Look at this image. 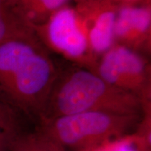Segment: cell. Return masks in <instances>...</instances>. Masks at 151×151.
I'll return each mask as SVG.
<instances>
[{"label":"cell","mask_w":151,"mask_h":151,"mask_svg":"<svg viewBox=\"0 0 151 151\" xmlns=\"http://www.w3.org/2000/svg\"><path fill=\"white\" fill-rule=\"evenodd\" d=\"M58 71L39 38L0 45V95L38 122Z\"/></svg>","instance_id":"cell-1"},{"label":"cell","mask_w":151,"mask_h":151,"mask_svg":"<svg viewBox=\"0 0 151 151\" xmlns=\"http://www.w3.org/2000/svg\"><path fill=\"white\" fill-rule=\"evenodd\" d=\"M84 112L142 115L143 104L138 96L111 86L91 69L76 65L59 69L39 122Z\"/></svg>","instance_id":"cell-2"},{"label":"cell","mask_w":151,"mask_h":151,"mask_svg":"<svg viewBox=\"0 0 151 151\" xmlns=\"http://www.w3.org/2000/svg\"><path fill=\"white\" fill-rule=\"evenodd\" d=\"M142 115L84 112L39 122L38 130L64 148L76 151L136 131Z\"/></svg>","instance_id":"cell-3"},{"label":"cell","mask_w":151,"mask_h":151,"mask_svg":"<svg viewBox=\"0 0 151 151\" xmlns=\"http://www.w3.org/2000/svg\"><path fill=\"white\" fill-rule=\"evenodd\" d=\"M34 28L46 48L94 70L99 59L91 51L86 25L76 9L63 6L45 23Z\"/></svg>","instance_id":"cell-4"},{"label":"cell","mask_w":151,"mask_h":151,"mask_svg":"<svg viewBox=\"0 0 151 151\" xmlns=\"http://www.w3.org/2000/svg\"><path fill=\"white\" fill-rule=\"evenodd\" d=\"M104 81L119 89L150 99V69L142 54L115 43L98 60L93 70Z\"/></svg>","instance_id":"cell-5"},{"label":"cell","mask_w":151,"mask_h":151,"mask_svg":"<svg viewBox=\"0 0 151 151\" xmlns=\"http://www.w3.org/2000/svg\"><path fill=\"white\" fill-rule=\"evenodd\" d=\"M118 10L107 1L86 4L76 10L86 25L90 49L96 58L101 57L116 43L114 27Z\"/></svg>","instance_id":"cell-6"},{"label":"cell","mask_w":151,"mask_h":151,"mask_svg":"<svg viewBox=\"0 0 151 151\" xmlns=\"http://www.w3.org/2000/svg\"><path fill=\"white\" fill-rule=\"evenodd\" d=\"M151 11L149 7L124 6L118 9L115 42L139 52L150 48Z\"/></svg>","instance_id":"cell-7"},{"label":"cell","mask_w":151,"mask_h":151,"mask_svg":"<svg viewBox=\"0 0 151 151\" xmlns=\"http://www.w3.org/2000/svg\"><path fill=\"white\" fill-rule=\"evenodd\" d=\"M36 38L33 24L20 10L17 0H0V45L14 39Z\"/></svg>","instance_id":"cell-8"},{"label":"cell","mask_w":151,"mask_h":151,"mask_svg":"<svg viewBox=\"0 0 151 151\" xmlns=\"http://www.w3.org/2000/svg\"><path fill=\"white\" fill-rule=\"evenodd\" d=\"M20 113H22L0 95V151L10 150L16 139L23 134Z\"/></svg>","instance_id":"cell-9"},{"label":"cell","mask_w":151,"mask_h":151,"mask_svg":"<svg viewBox=\"0 0 151 151\" xmlns=\"http://www.w3.org/2000/svg\"><path fill=\"white\" fill-rule=\"evenodd\" d=\"M67 0H17L20 10L33 24L45 23L55 11L62 8Z\"/></svg>","instance_id":"cell-10"},{"label":"cell","mask_w":151,"mask_h":151,"mask_svg":"<svg viewBox=\"0 0 151 151\" xmlns=\"http://www.w3.org/2000/svg\"><path fill=\"white\" fill-rule=\"evenodd\" d=\"M78 151H151V146L134 132Z\"/></svg>","instance_id":"cell-11"},{"label":"cell","mask_w":151,"mask_h":151,"mask_svg":"<svg viewBox=\"0 0 151 151\" xmlns=\"http://www.w3.org/2000/svg\"><path fill=\"white\" fill-rule=\"evenodd\" d=\"M9 151H38L36 132L23 134L19 137L12 145Z\"/></svg>","instance_id":"cell-12"},{"label":"cell","mask_w":151,"mask_h":151,"mask_svg":"<svg viewBox=\"0 0 151 151\" xmlns=\"http://www.w3.org/2000/svg\"><path fill=\"white\" fill-rule=\"evenodd\" d=\"M35 132L37 137L38 151H66L65 148L49 139L38 129Z\"/></svg>","instance_id":"cell-13"}]
</instances>
